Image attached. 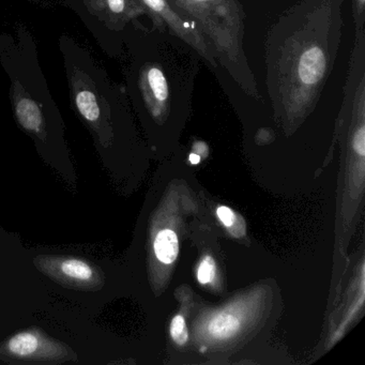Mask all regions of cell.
I'll return each instance as SVG.
<instances>
[{"label":"cell","mask_w":365,"mask_h":365,"mask_svg":"<svg viewBox=\"0 0 365 365\" xmlns=\"http://www.w3.org/2000/svg\"><path fill=\"white\" fill-rule=\"evenodd\" d=\"M326 70V59L319 48L307 50L299 63V76L304 84L312 85L320 81Z\"/></svg>","instance_id":"cell-1"},{"label":"cell","mask_w":365,"mask_h":365,"mask_svg":"<svg viewBox=\"0 0 365 365\" xmlns=\"http://www.w3.org/2000/svg\"><path fill=\"white\" fill-rule=\"evenodd\" d=\"M145 3H146L151 9L155 10L158 14H161L165 20H168L170 24L172 25L173 29H176V31L180 34L181 37L185 38L190 43L194 44L198 50L205 52V46L200 44L197 34L192 31L189 25H187V23L185 24L178 16L176 18V16L170 11V8L168 7L164 0H145Z\"/></svg>","instance_id":"cell-2"},{"label":"cell","mask_w":365,"mask_h":365,"mask_svg":"<svg viewBox=\"0 0 365 365\" xmlns=\"http://www.w3.org/2000/svg\"><path fill=\"white\" fill-rule=\"evenodd\" d=\"M155 252L158 259L164 264H172L179 253L178 237L173 230H164L158 234L155 241Z\"/></svg>","instance_id":"cell-3"},{"label":"cell","mask_w":365,"mask_h":365,"mask_svg":"<svg viewBox=\"0 0 365 365\" xmlns=\"http://www.w3.org/2000/svg\"><path fill=\"white\" fill-rule=\"evenodd\" d=\"M39 337L33 332H21L8 341V350L14 356H31L39 348Z\"/></svg>","instance_id":"cell-4"},{"label":"cell","mask_w":365,"mask_h":365,"mask_svg":"<svg viewBox=\"0 0 365 365\" xmlns=\"http://www.w3.org/2000/svg\"><path fill=\"white\" fill-rule=\"evenodd\" d=\"M16 114L21 125L31 131H39L42 123L41 113L35 102L22 99L16 106Z\"/></svg>","instance_id":"cell-5"},{"label":"cell","mask_w":365,"mask_h":365,"mask_svg":"<svg viewBox=\"0 0 365 365\" xmlns=\"http://www.w3.org/2000/svg\"><path fill=\"white\" fill-rule=\"evenodd\" d=\"M239 328V322L236 317L230 314H221L211 320L209 331L211 334L220 339H226L236 333Z\"/></svg>","instance_id":"cell-6"},{"label":"cell","mask_w":365,"mask_h":365,"mask_svg":"<svg viewBox=\"0 0 365 365\" xmlns=\"http://www.w3.org/2000/svg\"><path fill=\"white\" fill-rule=\"evenodd\" d=\"M76 104L81 114L89 121H96L100 116L99 106L95 95L91 91H80L76 96Z\"/></svg>","instance_id":"cell-7"},{"label":"cell","mask_w":365,"mask_h":365,"mask_svg":"<svg viewBox=\"0 0 365 365\" xmlns=\"http://www.w3.org/2000/svg\"><path fill=\"white\" fill-rule=\"evenodd\" d=\"M61 270L67 277L80 279V281H88L93 275L91 267L78 259L65 260L61 264Z\"/></svg>","instance_id":"cell-8"},{"label":"cell","mask_w":365,"mask_h":365,"mask_svg":"<svg viewBox=\"0 0 365 365\" xmlns=\"http://www.w3.org/2000/svg\"><path fill=\"white\" fill-rule=\"evenodd\" d=\"M148 82L155 99L160 102L165 101L168 97V86L161 70L153 68L148 73Z\"/></svg>","instance_id":"cell-9"},{"label":"cell","mask_w":365,"mask_h":365,"mask_svg":"<svg viewBox=\"0 0 365 365\" xmlns=\"http://www.w3.org/2000/svg\"><path fill=\"white\" fill-rule=\"evenodd\" d=\"M170 334L179 345H183L187 341V326H185V318L182 316H176L173 319L172 324H170Z\"/></svg>","instance_id":"cell-10"},{"label":"cell","mask_w":365,"mask_h":365,"mask_svg":"<svg viewBox=\"0 0 365 365\" xmlns=\"http://www.w3.org/2000/svg\"><path fill=\"white\" fill-rule=\"evenodd\" d=\"M215 275V262L212 257L206 256L200 262L198 268L197 277L200 283L207 284L213 281Z\"/></svg>","instance_id":"cell-11"},{"label":"cell","mask_w":365,"mask_h":365,"mask_svg":"<svg viewBox=\"0 0 365 365\" xmlns=\"http://www.w3.org/2000/svg\"><path fill=\"white\" fill-rule=\"evenodd\" d=\"M217 215H219V219L221 220L222 223L227 227H232V224L236 222L237 215H235L232 209L227 208V207H220L217 209Z\"/></svg>","instance_id":"cell-12"},{"label":"cell","mask_w":365,"mask_h":365,"mask_svg":"<svg viewBox=\"0 0 365 365\" xmlns=\"http://www.w3.org/2000/svg\"><path fill=\"white\" fill-rule=\"evenodd\" d=\"M354 149L362 157L365 155V130L363 127L359 130L354 138Z\"/></svg>","instance_id":"cell-13"},{"label":"cell","mask_w":365,"mask_h":365,"mask_svg":"<svg viewBox=\"0 0 365 365\" xmlns=\"http://www.w3.org/2000/svg\"><path fill=\"white\" fill-rule=\"evenodd\" d=\"M110 10L115 14H120L125 8V0H108Z\"/></svg>","instance_id":"cell-14"},{"label":"cell","mask_w":365,"mask_h":365,"mask_svg":"<svg viewBox=\"0 0 365 365\" xmlns=\"http://www.w3.org/2000/svg\"><path fill=\"white\" fill-rule=\"evenodd\" d=\"M190 161H191L192 164L200 163V155H190Z\"/></svg>","instance_id":"cell-15"},{"label":"cell","mask_w":365,"mask_h":365,"mask_svg":"<svg viewBox=\"0 0 365 365\" xmlns=\"http://www.w3.org/2000/svg\"><path fill=\"white\" fill-rule=\"evenodd\" d=\"M196 1H206V0H196Z\"/></svg>","instance_id":"cell-16"},{"label":"cell","mask_w":365,"mask_h":365,"mask_svg":"<svg viewBox=\"0 0 365 365\" xmlns=\"http://www.w3.org/2000/svg\"><path fill=\"white\" fill-rule=\"evenodd\" d=\"M363 1H364V0H361V3H363Z\"/></svg>","instance_id":"cell-17"}]
</instances>
